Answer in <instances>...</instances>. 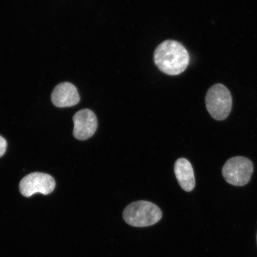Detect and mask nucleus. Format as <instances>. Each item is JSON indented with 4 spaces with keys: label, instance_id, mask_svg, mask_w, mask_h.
I'll list each match as a JSON object with an SVG mask.
<instances>
[{
    "label": "nucleus",
    "instance_id": "obj_2",
    "mask_svg": "<svg viewBox=\"0 0 257 257\" xmlns=\"http://www.w3.org/2000/svg\"><path fill=\"white\" fill-rule=\"evenodd\" d=\"M162 216V211L157 205L144 200L132 202L123 212L125 222L136 227L153 226L158 223Z\"/></svg>",
    "mask_w": 257,
    "mask_h": 257
},
{
    "label": "nucleus",
    "instance_id": "obj_4",
    "mask_svg": "<svg viewBox=\"0 0 257 257\" xmlns=\"http://www.w3.org/2000/svg\"><path fill=\"white\" fill-rule=\"evenodd\" d=\"M251 161L246 157L237 156L227 161L222 169V175L230 185L242 186L248 184L253 173Z\"/></svg>",
    "mask_w": 257,
    "mask_h": 257
},
{
    "label": "nucleus",
    "instance_id": "obj_9",
    "mask_svg": "<svg viewBox=\"0 0 257 257\" xmlns=\"http://www.w3.org/2000/svg\"><path fill=\"white\" fill-rule=\"evenodd\" d=\"M7 146V141L4 138L0 136V157H2L5 154Z\"/></svg>",
    "mask_w": 257,
    "mask_h": 257
},
{
    "label": "nucleus",
    "instance_id": "obj_6",
    "mask_svg": "<svg viewBox=\"0 0 257 257\" xmlns=\"http://www.w3.org/2000/svg\"><path fill=\"white\" fill-rule=\"evenodd\" d=\"M73 136L77 140L84 141L94 136L98 127V121L94 112L83 109L76 112L73 117Z\"/></svg>",
    "mask_w": 257,
    "mask_h": 257
},
{
    "label": "nucleus",
    "instance_id": "obj_8",
    "mask_svg": "<svg viewBox=\"0 0 257 257\" xmlns=\"http://www.w3.org/2000/svg\"><path fill=\"white\" fill-rule=\"evenodd\" d=\"M174 172L182 189L186 192H191L195 188L194 171L188 160L184 158L177 160L175 163Z\"/></svg>",
    "mask_w": 257,
    "mask_h": 257
},
{
    "label": "nucleus",
    "instance_id": "obj_3",
    "mask_svg": "<svg viewBox=\"0 0 257 257\" xmlns=\"http://www.w3.org/2000/svg\"><path fill=\"white\" fill-rule=\"evenodd\" d=\"M205 104L209 114L214 119L224 120L232 110V95L226 86L217 83L208 89L205 96Z\"/></svg>",
    "mask_w": 257,
    "mask_h": 257
},
{
    "label": "nucleus",
    "instance_id": "obj_1",
    "mask_svg": "<svg viewBox=\"0 0 257 257\" xmlns=\"http://www.w3.org/2000/svg\"><path fill=\"white\" fill-rule=\"evenodd\" d=\"M154 60L163 73L176 76L187 68L190 57L185 47L179 42L166 40L157 47L154 51Z\"/></svg>",
    "mask_w": 257,
    "mask_h": 257
},
{
    "label": "nucleus",
    "instance_id": "obj_7",
    "mask_svg": "<svg viewBox=\"0 0 257 257\" xmlns=\"http://www.w3.org/2000/svg\"><path fill=\"white\" fill-rule=\"evenodd\" d=\"M51 101L57 107H70L79 103L80 96L78 90L71 83L63 82L53 90Z\"/></svg>",
    "mask_w": 257,
    "mask_h": 257
},
{
    "label": "nucleus",
    "instance_id": "obj_5",
    "mask_svg": "<svg viewBox=\"0 0 257 257\" xmlns=\"http://www.w3.org/2000/svg\"><path fill=\"white\" fill-rule=\"evenodd\" d=\"M55 187V180L52 176L40 172L32 173L25 176L19 184V190L26 197H30L36 193L50 194Z\"/></svg>",
    "mask_w": 257,
    "mask_h": 257
}]
</instances>
